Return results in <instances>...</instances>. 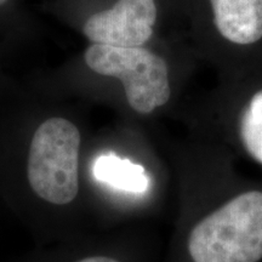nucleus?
I'll return each instance as SVG.
<instances>
[{
	"label": "nucleus",
	"instance_id": "f257e3e1",
	"mask_svg": "<svg viewBox=\"0 0 262 262\" xmlns=\"http://www.w3.org/2000/svg\"><path fill=\"white\" fill-rule=\"evenodd\" d=\"M187 249L193 262L262 260V192L232 198L192 228Z\"/></svg>",
	"mask_w": 262,
	"mask_h": 262
},
{
	"label": "nucleus",
	"instance_id": "f03ea898",
	"mask_svg": "<svg viewBox=\"0 0 262 262\" xmlns=\"http://www.w3.org/2000/svg\"><path fill=\"white\" fill-rule=\"evenodd\" d=\"M79 147V130L66 118H49L38 126L28 150L27 179L39 198L54 205L77 198Z\"/></svg>",
	"mask_w": 262,
	"mask_h": 262
},
{
	"label": "nucleus",
	"instance_id": "7ed1b4c3",
	"mask_svg": "<svg viewBox=\"0 0 262 262\" xmlns=\"http://www.w3.org/2000/svg\"><path fill=\"white\" fill-rule=\"evenodd\" d=\"M85 62L91 71L122 81L127 102L140 114L152 113L171 96L166 62L147 49L93 44Z\"/></svg>",
	"mask_w": 262,
	"mask_h": 262
},
{
	"label": "nucleus",
	"instance_id": "20e7f679",
	"mask_svg": "<svg viewBox=\"0 0 262 262\" xmlns=\"http://www.w3.org/2000/svg\"><path fill=\"white\" fill-rule=\"evenodd\" d=\"M156 19L155 0H119L113 8L90 16L83 31L94 44L141 48L152 37Z\"/></svg>",
	"mask_w": 262,
	"mask_h": 262
},
{
	"label": "nucleus",
	"instance_id": "39448f33",
	"mask_svg": "<svg viewBox=\"0 0 262 262\" xmlns=\"http://www.w3.org/2000/svg\"><path fill=\"white\" fill-rule=\"evenodd\" d=\"M220 34L239 45L262 38V0H210Z\"/></svg>",
	"mask_w": 262,
	"mask_h": 262
},
{
	"label": "nucleus",
	"instance_id": "423d86ee",
	"mask_svg": "<svg viewBox=\"0 0 262 262\" xmlns=\"http://www.w3.org/2000/svg\"><path fill=\"white\" fill-rule=\"evenodd\" d=\"M94 173L98 181L131 193L146 192L149 185L148 175L143 166L113 155L98 157Z\"/></svg>",
	"mask_w": 262,
	"mask_h": 262
},
{
	"label": "nucleus",
	"instance_id": "0eeeda50",
	"mask_svg": "<svg viewBox=\"0 0 262 262\" xmlns=\"http://www.w3.org/2000/svg\"><path fill=\"white\" fill-rule=\"evenodd\" d=\"M241 137L247 152L262 165V90L250 98L244 110Z\"/></svg>",
	"mask_w": 262,
	"mask_h": 262
},
{
	"label": "nucleus",
	"instance_id": "6e6552de",
	"mask_svg": "<svg viewBox=\"0 0 262 262\" xmlns=\"http://www.w3.org/2000/svg\"><path fill=\"white\" fill-rule=\"evenodd\" d=\"M75 262H120L117 258L111 256H104V255H95V256H88Z\"/></svg>",
	"mask_w": 262,
	"mask_h": 262
},
{
	"label": "nucleus",
	"instance_id": "1a4fd4ad",
	"mask_svg": "<svg viewBox=\"0 0 262 262\" xmlns=\"http://www.w3.org/2000/svg\"><path fill=\"white\" fill-rule=\"evenodd\" d=\"M6 2H8V0H0V6H2V5H4Z\"/></svg>",
	"mask_w": 262,
	"mask_h": 262
}]
</instances>
